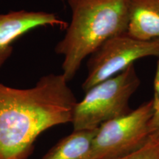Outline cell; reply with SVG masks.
<instances>
[{
    "instance_id": "8",
    "label": "cell",
    "mask_w": 159,
    "mask_h": 159,
    "mask_svg": "<svg viewBox=\"0 0 159 159\" xmlns=\"http://www.w3.org/2000/svg\"><path fill=\"white\" fill-rule=\"evenodd\" d=\"M97 129L73 130L61 139L41 159H84L90 150Z\"/></svg>"
},
{
    "instance_id": "5",
    "label": "cell",
    "mask_w": 159,
    "mask_h": 159,
    "mask_svg": "<svg viewBox=\"0 0 159 159\" xmlns=\"http://www.w3.org/2000/svg\"><path fill=\"white\" fill-rule=\"evenodd\" d=\"M152 56L159 57V39L140 40L127 32L114 35L89 56L82 89L87 91L122 72L137 60Z\"/></svg>"
},
{
    "instance_id": "4",
    "label": "cell",
    "mask_w": 159,
    "mask_h": 159,
    "mask_svg": "<svg viewBox=\"0 0 159 159\" xmlns=\"http://www.w3.org/2000/svg\"><path fill=\"white\" fill-rule=\"evenodd\" d=\"M153 114L152 100L97 129L84 159H114L142 147L150 136L149 125Z\"/></svg>"
},
{
    "instance_id": "2",
    "label": "cell",
    "mask_w": 159,
    "mask_h": 159,
    "mask_svg": "<svg viewBox=\"0 0 159 159\" xmlns=\"http://www.w3.org/2000/svg\"><path fill=\"white\" fill-rule=\"evenodd\" d=\"M71 22L55 51L62 55V75L74 78L83 61L111 37L127 32L128 0H70Z\"/></svg>"
},
{
    "instance_id": "9",
    "label": "cell",
    "mask_w": 159,
    "mask_h": 159,
    "mask_svg": "<svg viewBox=\"0 0 159 159\" xmlns=\"http://www.w3.org/2000/svg\"><path fill=\"white\" fill-rule=\"evenodd\" d=\"M114 159H159V135H150L142 147Z\"/></svg>"
},
{
    "instance_id": "3",
    "label": "cell",
    "mask_w": 159,
    "mask_h": 159,
    "mask_svg": "<svg viewBox=\"0 0 159 159\" xmlns=\"http://www.w3.org/2000/svg\"><path fill=\"white\" fill-rule=\"evenodd\" d=\"M141 84L135 65L85 91L73 114L74 130H94L103 123L128 114L129 101Z\"/></svg>"
},
{
    "instance_id": "10",
    "label": "cell",
    "mask_w": 159,
    "mask_h": 159,
    "mask_svg": "<svg viewBox=\"0 0 159 159\" xmlns=\"http://www.w3.org/2000/svg\"><path fill=\"white\" fill-rule=\"evenodd\" d=\"M153 114L149 125L150 135H159V57L153 81Z\"/></svg>"
},
{
    "instance_id": "11",
    "label": "cell",
    "mask_w": 159,
    "mask_h": 159,
    "mask_svg": "<svg viewBox=\"0 0 159 159\" xmlns=\"http://www.w3.org/2000/svg\"><path fill=\"white\" fill-rule=\"evenodd\" d=\"M61 1H63V2H68L70 1V0H61Z\"/></svg>"
},
{
    "instance_id": "6",
    "label": "cell",
    "mask_w": 159,
    "mask_h": 159,
    "mask_svg": "<svg viewBox=\"0 0 159 159\" xmlns=\"http://www.w3.org/2000/svg\"><path fill=\"white\" fill-rule=\"evenodd\" d=\"M69 24L56 14L44 11H12L0 13V69L13 52V43L32 30L41 27H58L66 30Z\"/></svg>"
},
{
    "instance_id": "1",
    "label": "cell",
    "mask_w": 159,
    "mask_h": 159,
    "mask_svg": "<svg viewBox=\"0 0 159 159\" xmlns=\"http://www.w3.org/2000/svg\"><path fill=\"white\" fill-rule=\"evenodd\" d=\"M68 83L62 74L26 89L0 83V159H27L43 132L71 123L77 101Z\"/></svg>"
},
{
    "instance_id": "7",
    "label": "cell",
    "mask_w": 159,
    "mask_h": 159,
    "mask_svg": "<svg viewBox=\"0 0 159 159\" xmlns=\"http://www.w3.org/2000/svg\"><path fill=\"white\" fill-rule=\"evenodd\" d=\"M127 33L144 41L159 39V0H128Z\"/></svg>"
}]
</instances>
